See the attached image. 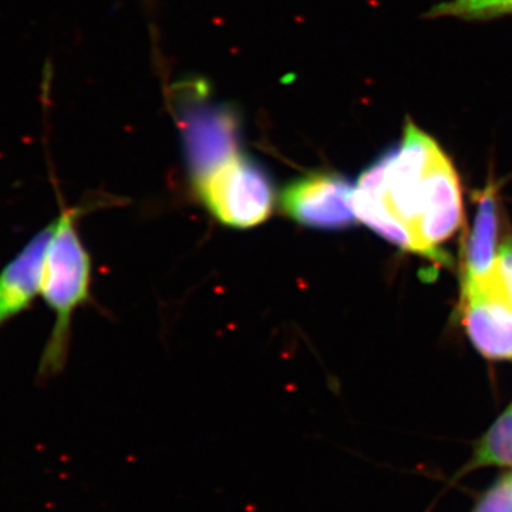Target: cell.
Instances as JSON below:
<instances>
[{"mask_svg":"<svg viewBox=\"0 0 512 512\" xmlns=\"http://www.w3.org/2000/svg\"><path fill=\"white\" fill-rule=\"evenodd\" d=\"M80 214L82 211L76 208L60 212L47 252L40 295L55 313V326L37 370V377L43 382L59 375L66 366L74 312L90 299L92 259L77 231Z\"/></svg>","mask_w":512,"mask_h":512,"instance_id":"cell-1","label":"cell"},{"mask_svg":"<svg viewBox=\"0 0 512 512\" xmlns=\"http://www.w3.org/2000/svg\"><path fill=\"white\" fill-rule=\"evenodd\" d=\"M194 187L212 217L227 227H258L274 211L272 178L261 165L241 154Z\"/></svg>","mask_w":512,"mask_h":512,"instance_id":"cell-2","label":"cell"},{"mask_svg":"<svg viewBox=\"0 0 512 512\" xmlns=\"http://www.w3.org/2000/svg\"><path fill=\"white\" fill-rule=\"evenodd\" d=\"M463 197L456 168L439 150L414 194L412 234L419 255L440 265H450L441 244L453 238L463 224Z\"/></svg>","mask_w":512,"mask_h":512,"instance_id":"cell-3","label":"cell"},{"mask_svg":"<svg viewBox=\"0 0 512 512\" xmlns=\"http://www.w3.org/2000/svg\"><path fill=\"white\" fill-rule=\"evenodd\" d=\"M355 185L345 175L315 171L291 181L279 197L286 217L302 227L342 231L357 224Z\"/></svg>","mask_w":512,"mask_h":512,"instance_id":"cell-4","label":"cell"},{"mask_svg":"<svg viewBox=\"0 0 512 512\" xmlns=\"http://www.w3.org/2000/svg\"><path fill=\"white\" fill-rule=\"evenodd\" d=\"M461 322L478 352L491 360H512V303L497 272L463 281Z\"/></svg>","mask_w":512,"mask_h":512,"instance_id":"cell-5","label":"cell"},{"mask_svg":"<svg viewBox=\"0 0 512 512\" xmlns=\"http://www.w3.org/2000/svg\"><path fill=\"white\" fill-rule=\"evenodd\" d=\"M55 221L40 229L0 271V326L18 318L42 293L47 252Z\"/></svg>","mask_w":512,"mask_h":512,"instance_id":"cell-6","label":"cell"},{"mask_svg":"<svg viewBox=\"0 0 512 512\" xmlns=\"http://www.w3.org/2000/svg\"><path fill=\"white\" fill-rule=\"evenodd\" d=\"M185 143L194 185L239 156L234 123L222 114H205L191 120Z\"/></svg>","mask_w":512,"mask_h":512,"instance_id":"cell-7","label":"cell"},{"mask_svg":"<svg viewBox=\"0 0 512 512\" xmlns=\"http://www.w3.org/2000/svg\"><path fill=\"white\" fill-rule=\"evenodd\" d=\"M477 198L476 217L461 256L463 281H481L497 272L501 244L498 242L500 217L495 185L488 184L483 191L478 192Z\"/></svg>","mask_w":512,"mask_h":512,"instance_id":"cell-8","label":"cell"},{"mask_svg":"<svg viewBox=\"0 0 512 512\" xmlns=\"http://www.w3.org/2000/svg\"><path fill=\"white\" fill-rule=\"evenodd\" d=\"M483 467H512V403L478 441L463 473Z\"/></svg>","mask_w":512,"mask_h":512,"instance_id":"cell-9","label":"cell"},{"mask_svg":"<svg viewBox=\"0 0 512 512\" xmlns=\"http://www.w3.org/2000/svg\"><path fill=\"white\" fill-rule=\"evenodd\" d=\"M512 13V0H451L431 10V16L487 19Z\"/></svg>","mask_w":512,"mask_h":512,"instance_id":"cell-10","label":"cell"},{"mask_svg":"<svg viewBox=\"0 0 512 512\" xmlns=\"http://www.w3.org/2000/svg\"><path fill=\"white\" fill-rule=\"evenodd\" d=\"M474 512H512V474L498 480L481 497Z\"/></svg>","mask_w":512,"mask_h":512,"instance_id":"cell-11","label":"cell"},{"mask_svg":"<svg viewBox=\"0 0 512 512\" xmlns=\"http://www.w3.org/2000/svg\"><path fill=\"white\" fill-rule=\"evenodd\" d=\"M498 274L503 281L505 291L512 303V235H507L501 242L498 252Z\"/></svg>","mask_w":512,"mask_h":512,"instance_id":"cell-12","label":"cell"}]
</instances>
